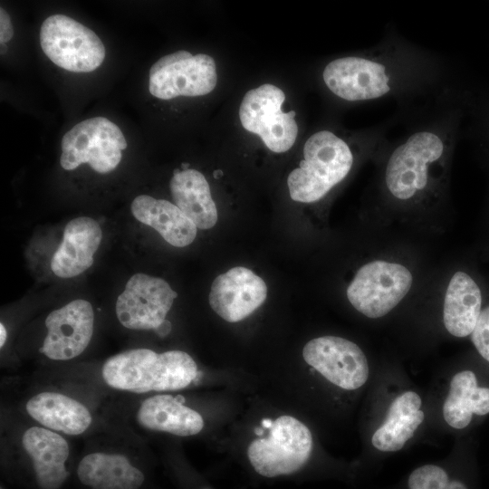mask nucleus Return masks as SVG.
Returning <instances> with one entry per match:
<instances>
[{
  "label": "nucleus",
  "mask_w": 489,
  "mask_h": 489,
  "mask_svg": "<svg viewBox=\"0 0 489 489\" xmlns=\"http://www.w3.org/2000/svg\"><path fill=\"white\" fill-rule=\"evenodd\" d=\"M321 77L327 90L344 101L392 99L402 110L453 88L447 60L392 30L362 53L331 60Z\"/></svg>",
  "instance_id": "obj_1"
},
{
  "label": "nucleus",
  "mask_w": 489,
  "mask_h": 489,
  "mask_svg": "<svg viewBox=\"0 0 489 489\" xmlns=\"http://www.w3.org/2000/svg\"><path fill=\"white\" fill-rule=\"evenodd\" d=\"M390 125L388 120L369 129L354 146L352 142L360 134L351 141L331 129L312 134L303 146V159L287 178L291 198L314 203L325 197L349 176L357 160V152L380 148L389 141Z\"/></svg>",
  "instance_id": "obj_2"
},
{
  "label": "nucleus",
  "mask_w": 489,
  "mask_h": 489,
  "mask_svg": "<svg viewBox=\"0 0 489 489\" xmlns=\"http://www.w3.org/2000/svg\"><path fill=\"white\" fill-rule=\"evenodd\" d=\"M197 374V363L185 351L158 353L144 348L118 353L108 359L101 369L108 386L139 394L185 388Z\"/></svg>",
  "instance_id": "obj_3"
},
{
  "label": "nucleus",
  "mask_w": 489,
  "mask_h": 489,
  "mask_svg": "<svg viewBox=\"0 0 489 489\" xmlns=\"http://www.w3.org/2000/svg\"><path fill=\"white\" fill-rule=\"evenodd\" d=\"M310 429L292 416H281L266 437L252 441L246 455L253 470L264 478L291 476L302 471L312 452Z\"/></svg>",
  "instance_id": "obj_4"
},
{
  "label": "nucleus",
  "mask_w": 489,
  "mask_h": 489,
  "mask_svg": "<svg viewBox=\"0 0 489 489\" xmlns=\"http://www.w3.org/2000/svg\"><path fill=\"white\" fill-rule=\"evenodd\" d=\"M127 140L120 129L104 117L87 119L67 131L62 139L60 164L72 170L87 163L95 172L107 174L121 160Z\"/></svg>",
  "instance_id": "obj_5"
},
{
  "label": "nucleus",
  "mask_w": 489,
  "mask_h": 489,
  "mask_svg": "<svg viewBox=\"0 0 489 489\" xmlns=\"http://www.w3.org/2000/svg\"><path fill=\"white\" fill-rule=\"evenodd\" d=\"M40 44L55 65L72 72H93L105 58V47L98 35L64 14H53L43 21Z\"/></svg>",
  "instance_id": "obj_6"
},
{
  "label": "nucleus",
  "mask_w": 489,
  "mask_h": 489,
  "mask_svg": "<svg viewBox=\"0 0 489 489\" xmlns=\"http://www.w3.org/2000/svg\"><path fill=\"white\" fill-rule=\"evenodd\" d=\"M411 272L403 264L373 260L362 265L347 287L350 303L368 318L387 315L412 287Z\"/></svg>",
  "instance_id": "obj_7"
},
{
  "label": "nucleus",
  "mask_w": 489,
  "mask_h": 489,
  "mask_svg": "<svg viewBox=\"0 0 489 489\" xmlns=\"http://www.w3.org/2000/svg\"><path fill=\"white\" fill-rule=\"evenodd\" d=\"M284 100L285 94L280 88L265 83L248 91L239 108L244 129L258 135L275 153L290 149L298 135L295 112L282 110Z\"/></svg>",
  "instance_id": "obj_8"
},
{
  "label": "nucleus",
  "mask_w": 489,
  "mask_h": 489,
  "mask_svg": "<svg viewBox=\"0 0 489 489\" xmlns=\"http://www.w3.org/2000/svg\"><path fill=\"white\" fill-rule=\"evenodd\" d=\"M217 82L214 59L205 53L193 55L177 51L158 60L149 70V91L160 100L210 93Z\"/></svg>",
  "instance_id": "obj_9"
},
{
  "label": "nucleus",
  "mask_w": 489,
  "mask_h": 489,
  "mask_svg": "<svg viewBox=\"0 0 489 489\" xmlns=\"http://www.w3.org/2000/svg\"><path fill=\"white\" fill-rule=\"evenodd\" d=\"M177 293L163 279L139 273L127 282L116 302L120 323L136 331H156L165 321Z\"/></svg>",
  "instance_id": "obj_10"
},
{
  "label": "nucleus",
  "mask_w": 489,
  "mask_h": 489,
  "mask_svg": "<svg viewBox=\"0 0 489 489\" xmlns=\"http://www.w3.org/2000/svg\"><path fill=\"white\" fill-rule=\"evenodd\" d=\"M302 357L328 381L346 390L361 388L369 379V362L363 350L341 337L328 335L309 340Z\"/></svg>",
  "instance_id": "obj_11"
},
{
  "label": "nucleus",
  "mask_w": 489,
  "mask_h": 489,
  "mask_svg": "<svg viewBox=\"0 0 489 489\" xmlns=\"http://www.w3.org/2000/svg\"><path fill=\"white\" fill-rule=\"evenodd\" d=\"M47 334L40 352L53 360H69L88 347L94 328L91 304L78 299L51 312L45 319Z\"/></svg>",
  "instance_id": "obj_12"
},
{
  "label": "nucleus",
  "mask_w": 489,
  "mask_h": 489,
  "mask_svg": "<svg viewBox=\"0 0 489 489\" xmlns=\"http://www.w3.org/2000/svg\"><path fill=\"white\" fill-rule=\"evenodd\" d=\"M266 296L264 280L250 269L236 266L213 281L208 301L218 316L228 322H237L259 308Z\"/></svg>",
  "instance_id": "obj_13"
},
{
  "label": "nucleus",
  "mask_w": 489,
  "mask_h": 489,
  "mask_svg": "<svg viewBox=\"0 0 489 489\" xmlns=\"http://www.w3.org/2000/svg\"><path fill=\"white\" fill-rule=\"evenodd\" d=\"M22 448L30 458L41 489H59L68 477L65 464L70 446L59 433L43 427H31L22 435Z\"/></svg>",
  "instance_id": "obj_14"
},
{
  "label": "nucleus",
  "mask_w": 489,
  "mask_h": 489,
  "mask_svg": "<svg viewBox=\"0 0 489 489\" xmlns=\"http://www.w3.org/2000/svg\"><path fill=\"white\" fill-rule=\"evenodd\" d=\"M102 239L100 224L88 216L67 223L62 241L51 260L53 273L61 278H72L89 269Z\"/></svg>",
  "instance_id": "obj_15"
},
{
  "label": "nucleus",
  "mask_w": 489,
  "mask_h": 489,
  "mask_svg": "<svg viewBox=\"0 0 489 489\" xmlns=\"http://www.w3.org/2000/svg\"><path fill=\"white\" fill-rule=\"evenodd\" d=\"M26 413L43 427L68 436L83 434L92 423L89 408L79 400L56 391H42L25 404Z\"/></svg>",
  "instance_id": "obj_16"
},
{
  "label": "nucleus",
  "mask_w": 489,
  "mask_h": 489,
  "mask_svg": "<svg viewBox=\"0 0 489 489\" xmlns=\"http://www.w3.org/2000/svg\"><path fill=\"white\" fill-rule=\"evenodd\" d=\"M136 419L145 429L178 436H195L204 427V419L197 411L184 405L178 397L165 394L143 400Z\"/></svg>",
  "instance_id": "obj_17"
},
{
  "label": "nucleus",
  "mask_w": 489,
  "mask_h": 489,
  "mask_svg": "<svg viewBox=\"0 0 489 489\" xmlns=\"http://www.w3.org/2000/svg\"><path fill=\"white\" fill-rule=\"evenodd\" d=\"M130 209L138 221L155 229L173 246L185 247L196 238L197 225L168 200L140 195L133 199Z\"/></svg>",
  "instance_id": "obj_18"
},
{
  "label": "nucleus",
  "mask_w": 489,
  "mask_h": 489,
  "mask_svg": "<svg viewBox=\"0 0 489 489\" xmlns=\"http://www.w3.org/2000/svg\"><path fill=\"white\" fill-rule=\"evenodd\" d=\"M482 293L475 280L465 272H455L446 287L443 322L453 336L464 338L472 333L482 312Z\"/></svg>",
  "instance_id": "obj_19"
},
{
  "label": "nucleus",
  "mask_w": 489,
  "mask_h": 489,
  "mask_svg": "<svg viewBox=\"0 0 489 489\" xmlns=\"http://www.w3.org/2000/svg\"><path fill=\"white\" fill-rule=\"evenodd\" d=\"M77 475L91 489H139L143 473L124 455L93 452L82 458Z\"/></svg>",
  "instance_id": "obj_20"
},
{
  "label": "nucleus",
  "mask_w": 489,
  "mask_h": 489,
  "mask_svg": "<svg viewBox=\"0 0 489 489\" xmlns=\"http://www.w3.org/2000/svg\"><path fill=\"white\" fill-rule=\"evenodd\" d=\"M175 205L197 225L206 230L217 221L216 206L206 177L196 169H176L169 182Z\"/></svg>",
  "instance_id": "obj_21"
},
{
  "label": "nucleus",
  "mask_w": 489,
  "mask_h": 489,
  "mask_svg": "<svg viewBox=\"0 0 489 489\" xmlns=\"http://www.w3.org/2000/svg\"><path fill=\"white\" fill-rule=\"evenodd\" d=\"M419 395L412 390L401 393L390 404L383 424L374 432L371 443L380 452L403 448L425 418Z\"/></svg>",
  "instance_id": "obj_22"
},
{
  "label": "nucleus",
  "mask_w": 489,
  "mask_h": 489,
  "mask_svg": "<svg viewBox=\"0 0 489 489\" xmlns=\"http://www.w3.org/2000/svg\"><path fill=\"white\" fill-rule=\"evenodd\" d=\"M489 413V388L478 387L475 374L462 370L451 379L447 397L443 405L445 421L456 429L469 425L473 414Z\"/></svg>",
  "instance_id": "obj_23"
},
{
  "label": "nucleus",
  "mask_w": 489,
  "mask_h": 489,
  "mask_svg": "<svg viewBox=\"0 0 489 489\" xmlns=\"http://www.w3.org/2000/svg\"><path fill=\"white\" fill-rule=\"evenodd\" d=\"M405 489H470L467 483L450 474L442 465L427 464L414 469L405 482Z\"/></svg>",
  "instance_id": "obj_24"
},
{
  "label": "nucleus",
  "mask_w": 489,
  "mask_h": 489,
  "mask_svg": "<svg viewBox=\"0 0 489 489\" xmlns=\"http://www.w3.org/2000/svg\"><path fill=\"white\" fill-rule=\"evenodd\" d=\"M471 340L479 354L489 362V305L482 310Z\"/></svg>",
  "instance_id": "obj_25"
},
{
  "label": "nucleus",
  "mask_w": 489,
  "mask_h": 489,
  "mask_svg": "<svg viewBox=\"0 0 489 489\" xmlns=\"http://www.w3.org/2000/svg\"><path fill=\"white\" fill-rule=\"evenodd\" d=\"M14 35V29L11 19L7 12L0 8V43H5L10 41Z\"/></svg>",
  "instance_id": "obj_26"
},
{
  "label": "nucleus",
  "mask_w": 489,
  "mask_h": 489,
  "mask_svg": "<svg viewBox=\"0 0 489 489\" xmlns=\"http://www.w3.org/2000/svg\"><path fill=\"white\" fill-rule=\"evenodd\" d=\"M169 331L170 322L167 320L156 330V331L161 336L168 334Z\"/></svg>",
  "instance_id": "obj_27"
},
{
  "label": "nucleus",
  "mask_w": 489,
  "mask_h": 489,
  "mask_svg": "<svg viewBox=\"0 0 489 489\" xmlns=\"http://www.w3.org/2000/svg\"><path fill=\"white\" fill-rule=\"evenodd\" d=\"M7 332L3 323L0 324V347L2 348L6 340Z\"/></svg>",
  "instance_id": "obj_28"
},
{
  "label": "nucleus",
  "mask_w": 489,
  "mask_h": 489,
  "mask_svg": "<svg viewBox=\"0 0 489 489\" xmlns=\"http://www.w3.org/2000/svg\"><path fill=\"white\" fill-rule=\"evenodd\" d=\"M273 422L271 419L269 418H264L261 422V425H262V427L263 428H266V429H270L273 426Z\"/></svg>",
  "instance_id": "obj_29"
},
{
  "label": "nucleus",
  "mask_w": 489,
  "mask_h": 489,
  "mask_svg": "<svg viewBox=\"0 0 489 489\" xmlns=\"http://www.w3.org/2000/svg\"><path fill=\"white\" fill-rule=\"evenodd\" d=\"M254 432L258 436H263L264 435V428L263 427H255Z\"/></svg>",
  "instance_id": "obj_30"
},
{
  "label": "nucleus",
  "mask_w": 489,
  "mask_h": 489,
  "mask_svg": "<svg viewBox=\"0 0 489 489\" xmlns=\"http://www.w3.org/2000/svg\"><path fill=\"white\" fill-rule=\"evenodd\" d=\"M6 51H7V46H6V44H5V43H2V44H1V54L5 53Z\"/></svg>",
  "instance_id": "obj_31"
}]
</instances>
